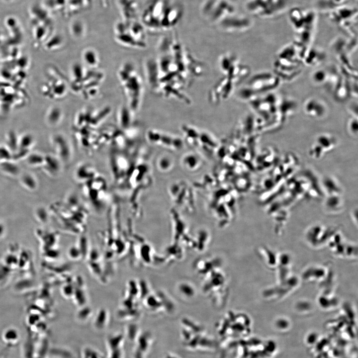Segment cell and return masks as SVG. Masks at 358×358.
<instances>
[{
	"label": "cell",
	"mask_w": 358,
	"mask_h": 358,
	"mask_svg": "<svg viewBox=\"0 0 358 358\" xmlns=\"http://www.w3.org/2000/svg\"><path fill=\"white\" fill-rule=\"evenodd\" d=\"M150 338L147 334H140L135 342L132 352V358H146L150 346Z\"/></svg>",
	"instance_id": "obj_6"
},
{
	"label": "cell",
	"mask_w": 358,
	"mask_h": 358,
	"mask_svg": "<svg viewBox=\"0 0 358 358\" xmlns=\"http://www.w3.org/2000/svg\"><path fill=\"white\" fill-rule=\"evenodd\" d=\"M184 8L176 0H150L142 14L143 25L153 31H169L182 18Z\"/></svg>",
	"instance_id": "obj_3"
},
{
	"label": "cell",
	"mask_w": 358,
	"mask_h": 358,
	"mask_svg": "<svg viewBox=\"0 0 358 358\" xmlns=\"http://www.w3.org/2000/svg\"><path fill=\"white\" fill-rule=\"evenodd\" d=\"M200 8L202 16L215 25L237 12L235 4L229 0H204Z\"/></svg>",
	"instance_id": "obj_4"
},
{
	"label": "cell",
	"mask_w": 358,
	"mask_h": 358,
	"mask_svg": "<svg viewBox=\"0 0 358 358\" xmlns=\"http://www.w3.org/2000/svg\"><path fill=\"white\" fill-rule=\"evenodd\" d=\"M140 334L139 329L136 325H131L128 326L125 331L127 339L129 341L132 343H135Z\"/></svg>",
	"instance_id": "obj_7"
},
{
	"label": "cell",
	"mask_w": 358,
	"mask_h": 358,
	"mask_svg": "<svg viewBox=\"0 0 358 358\" xmlns=\"http://www.w3.org/2000/svg\"><path fill=\"white\" fill-rule=\"evenodd\" d=\"M160 55L152 64L150 81L163 96L186 104L187 93L205 71L204 65L196 58L174 33L165 35L159 44Z\"/></svg>",
	"instance_id": "obj_1"
},
{
	"label": "cell",
	"mask_w": 358,
	"mask_h": 358,
	"mask_svg": "<svg viewBox=\"0 0 358 358\" xmlns=\"http://www.w3.org/2000/svg\"><path fill=\"white\" fill-rule=\"evenodd\" d=\"M218 68L220 76L211 88L208 95L209 100L214 104L229 98L248 73L247 67L230 53L224 54L220 57Z\"/></svg>",
	"instance_id": "obj_2"
},
{
	"label": "cell",
	"mask_w": 358,
	"mask_h": 358,
	"mask_svg": "<svg viewBox=\"0 0 358 358\" xmlns=\"http://www.w3.org/2000/svg\"><path fill=\"white\" fill-rule=\"evenodd\" d=\"M251 19L237 12L220 22L216 26L221 30L229 33L242 32L250 28Z\"/></svg>",
	"instance_id": "obj_5"
}]
</instances>
